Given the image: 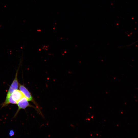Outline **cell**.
Masks as SVG:
<instances>
[{
	"instance_id": "1",
	"label": "cell",
	"mask_w": 138,
	"mask_h": 138,
	"mask_svg": "<svg viewBox=\"0 0 138 138\" xmlns=\"http://www.w3.org/2000/svg\"><path fill=\"white\" fill-rule=\"evenodd\" d=\"M19 90L24 94L25 96L28 100L32 102L35 106L37 108L38 112L42 116V114L41 111L40 107L38 103L35 100L31 94L25 86L24 85L19 84Z\"/></svg>"
},
{
	"instance_id": "2",
	"label": "cell",
	"mask_w": 138,
	"mask_h": 138,
	"mask_svg": "<svg viewBox=\"0 0 138 138\" xmlns=\"http://www.w3.org/2000/svg\"><path fill=\"white\" fill-rule=\"evenodd\" d=\"M27 98L24 97L17 103L18 107L17 110L14 116V118L15 117L18 113L19 111L21 109H25L28 107H30L34 108L38 112V110L36 107L30 104Z\"/></svg>"
},
{
	"instance_id": "3",
	"label": "cell",
	"mask_w": 138,
	"mask_h": 138,
	"mask_svg": "<svg viewBox=\"0 0 138 138\" xmlns=\"http://www.w3.org/2000/svg\"><path fill=\"white\" fill-rule=\"evenodd\" d=\"M18 71L19 69H18L16 71L15 78L11 84L7 92L6 99L8 98L14 91L18 89L19 87V84L17 78Z\"/></svg>"
},
{
	"instance_id": "4",
	"label": "cell",
	"mask_w": 138,
	"mask_h": 138,
	"mask_svg": "<svg viewBox=\"0 0 138 138\" xmlns=\"http://www.w3.org/2000/svg\"><path fill=\"white\" fill-rule=\"evenodd\" d=\"M13 100L17 102L25 96L23 93L19 90L14 91L11 95Z\"/></svg>"
},
{
	"instance_id": "5",
	"label": "cell",
	"mask_w": 138,
	"mask_h": 138,
	"mask_svg": "<svg viewBox=\"0 0 138 138\" xmlns=\"http://www.w3.org/2000/svg\"><path fill=\"white\" fill-rule=\"evenodd\" d=\"M15 132L14 130H10L9 132V135L10 136H12L14 135Z\"/></svg>"
},
{
	"instance_id": "6",
	"label": "cell",
	"mask_w": 138,
	"mask_h": 138,
	"mask_svg": "<svg viewBox=\"0 0 138 138\" xmlns=\"http://www.w3.org/2000/svg\"><path fill=\"white\" fill-rule=\"evenodd\" d=\"M87 119L88 120H90V119L89 118H88Z\"/></svg>"
},
{
	"instance_id": "7",
	"label": "cell",
	"mask_w": 138,
	"mask_h": 138,
	"mask_svg": "<svg viewBox=\"0 0 138 138\" xmlns=\"http://www.w3.org/2000/svg\"><path fill=\"white\" fill-rule=\"evenodd\" d=\"M93 116H92H92L91 117V118H93Z\"/></svg>"
}]
</instances>
